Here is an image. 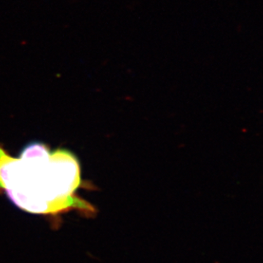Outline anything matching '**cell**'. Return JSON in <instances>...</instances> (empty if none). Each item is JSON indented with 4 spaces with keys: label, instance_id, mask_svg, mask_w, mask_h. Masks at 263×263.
I'll list each match as a JSON object with an SVG mask.
<instances>
[{
    "label": "cell",
    "instance_id": "1",
    "mask_svg": "<svg viewBox=\"0 0 263 263\" xmlns=\"http://www.w3.org/2000/svg\"><path fill=\"white\" fill-rule=\"evenodd\" d=\"M13 158L0 146V191L16 207L29 213L58 216L72 210L94 209L76 195L81 185L80 162L67 149L52 151L31 142Z\"/></svg>",
    "mask_w": 263,
    "mask_h": 263
}]
</instances>
